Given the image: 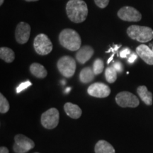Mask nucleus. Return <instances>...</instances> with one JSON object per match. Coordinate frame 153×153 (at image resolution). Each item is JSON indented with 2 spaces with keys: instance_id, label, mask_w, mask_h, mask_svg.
<instances>
[{
  "instance_id": "nucleus-1",
  "label": "nucleus",
  "mask_w": 153,
  "mask_h": 153,
  "mask_svg": "<svg viewBox=\"0 0 153 153\" xmlns=\"http://www.w3.org/2000/svg\"><path fill=\"white\" fill-rule=\"evenodd\" d=\"M66 13L72 22H84L88 16V7L84 0H70L66 4Z\"/></svg>"
},
{
  "instance_id": "nucleus-2",
  "label": "nucleus",
  "mask_w": 153,
  "mask_h": 153,
  "mask_svg": "<svg viewBox=\"0 0 153 153\" xmlns=\"http://www.w3.org/2000/svg\"><path fill=\"white\" fill-rule=\"evenodd\" d=\"M59 41L63 48L70 51H76L81 48V37L75 30L71 28H65L60 32Z\"/></svg>"
},
{
  "instance_id": "nucleus-3",
  "label": "nucleus",
  "mask_w": 153,
  "mask_h": 153,
  "mask_svg": "<svg viewBox=\"0 0 153 153\" xmlns=\"http://www.w3.org/2000/svg\"><path fill=\"white\" fill-rule=\"evenodd\" d=\"M127 34L131 39L140 43H147L153 39V29L148 26L132 25L127 28Z\"/></svg>"
},
{
  "instance_id": "nucleus-4",
  "label": "nucleus",
  "mask_w": 153,
  "mask_h": 153,
  "mask_svg": "<svg viewBox=\"0 0 153 153\" xmlns=\"http://www.w3.org/2000/svg\"><path fill=\"white\" fill-rule=\"evenodd\" d=\"M33 48L38 55H46L52 52L53 46L48 36L44 33H40L34 38Z\"/></svg>"
},
{
  "instance_id": "nucleus-5",
  "label": "nucleus",
  "mask_w": 153,
  "mask_h": 153,
  "mask_svg": "<svg viewBox=\"0 0 153 153\" xmlns=\"http://www.w3.org/2000/svg\"><path fill=\"white\" fill-rule=\"evenodd\" d=\"M57 67L62 76L66 78H70L75 73L76 62L72 57L65 55L59 59Z\"/></svg>"
},
{
  "instance_id": "nucleus-6",
  "label": "nucleus",
  "mask_w": 153,
  "mask_h": 153,
  "mask_svg": "<svg viewBox=\"0 0 153 153\" xmlns=\"http://www.w3.org/2000/svg\"><path fill=\"white\" fill-rule=\"evenodd\" d=\"M60 114L57 108H51L41 115V124L47 129H53L59 123Z\"/></svg>"
},
{
  "instance_id": "nucleus-7",
  "label": "nucleus",
  "mask_w": 153,
  "mask_h": 153,
  "mask_svg": "<svg viewBox=\"0 0 153 153\" xmlns=\"http://www.w3.org/2000/svg\"><path fill=\"white\" fill-rule=\"evenodd\" d=\"M116 101L118 106L122 108H135L140 104L139 99L136 96L126 91L118 93L116 97Z\"/></svg>"
},
{
  "instance_id": "nucleus-8",
  "label": "nucleus",
  "mask_w": 153,
  "mask_h": 153,
  "mask_svg": "<svg viewBox=\"0 0 153 153\" xmlns=\"http://www.w3.org/2000/svg\"><path fill=\"white\" fill-rule=\"evenodd\" d=\"M117 15L121 20L128 22H137L142 19V14L133 7L126 6L118 10Z\"/></svg>"
},
{
  "instance_id": "nucleus-9",
  "label": "nucleus",
  "mask_w": 153,
  "mask_h": 153,
  "mask_svg": "<svg viewBox=\"0 0 153 153\" xmlns=\"http://www.w3.org/2000/svg\"><path fill=\"white\" fill-rule=\"evenodd\" d=\"M14 151L16 153H26L34 148L35 144L31 139L22 134H18L14 137Z\"/></svg>"
},
{
  "instance_id": "nucleus-10",
  "label": "nucleus",
  "mask_w": 153,
  "mask_h": 153,
  "mask_svg": "<svg viewBox=\"0 0 153 153\" xmlns=\"http://www.w3.org/2000/svg\"><path fill=\"white\" fill-rule=\"evenodd\" d=\"M30 24L24 22H19L15 30V38L17 43L21 45L27 43L30 38Z\"/></svg>"
},
{
  "instance_id": "nucleus-11",
  "label": "nucleus",
  "mask_w": 153,
  "mask_h": 153,
  "mask_svg": "<svg viewBox=\"0 0 153 153\" xmlns=\"http://www.w3.org/2000/svg\"><path fill=\"white\" fill-rule=\"evenodd\" d=\"M87 93L97 98H106L111 94V89L108 85L101 82H95L88 87Z\"/></svg>"
},
{
  "instance_id": "nucleus-12",
  "label": "nucleus",
  "mask_w": 153,
  "mask_h": 153,
  "mask_svg": "<svg viewBox=\"0 0 153 153\" xmlns=\"http://www.w3.org/2000/svg\"><path fill=\"white\" fill-rule=\"evenodd\" d=\"M136 53L145 63L153 65V51L146 45H140L136 48Z\"/></svg>"
},
{
  "instance_id": "nucleus-13",
  "label": "nucleus",
  "mask_w": 153,
  "mask_h": 153,
  "mask_svg": "<svg viewBox=\"0 0 153 153\" xmlns=\"http://www.w3.org/2000/svg\"><path fill=\"white\" fill-rule=\"evenodd\" d=\"M94 51L90 45H85L81 47L76 53V59L80 64H85L93 56Z\"/></svg>"
},
{
  "instance_id": "nucleus-14",
  "label": "nucleus",
  "mask_w": 153,
  "mask_h": 153,
  "mask_svg": "<svg viewBox=\"0 0 153 153\" xmlns=\"http://www.w3.org/2000/svg\"><path fill=\"white\" fill-rule=\"evenodd\" d=\"M65 111L70 118L73 119H77L82 115V110L77 105L72 104L70 102H68L64 106Z\"/></svg>"
},
{
  "instance_id": "nucleus-15",
  "label": "nucleus",
  "mask_w": 153,
  "mask_h": 153,
  "mask_svg": "<svg viewBox=\"0 0 153 153\" xmlns=\"http://www.w3.org/2000/svg\"><path fill=\"white\" fill-rule=\"evenodd\" d=\"M137 94L143 102L148 106H151L152 104V94L148 91V88L145 85L140 86L137 89Z\"/></svg>"
},
{
  "instance_id": "nucleus-16",
  "label": "nucleus",
  "mask_w": 153,
  "mask_h": 153,
  "mask_svg": "<svg viewBox=\"0 0 153 153\" xmlns=\"http://www.w3.org/2000/svg\"><path fill=\"white\" fill-rule=\"evenodd\" d=\"M30 72L34 76L39 78V79L45 78L48 74L47 70L45 67L37 62H34L30 65Z\"/></svg>"
},
{
  "instance_id": "nucleus-17",
  "label": "nucleus",
  "mask_w": 153,
  "mask_h": 153,
  "mask_svg": "<svg viewBox=\"0 0 153 153\" xmlns=\"http://www.w3.org/2000/svg\"><path fill=\"white\" fill-rule=\"evenodd\" d=\"M95 153H116L115 149L106 140H99L95 145Z\"/></svg>"
},
{
  "instance_id": "nucleus-18",
  "label": "nucleus",
  "mask_w": 153,
  "mask_h": 153,
  "mask_svg": "<svg viewBox=\"0 0 153 153\" xmlns=\"http://www.w3.org/2000/svg\"><path fill=\"white\" fill-rule=\"evenodd\" d=\"M96 74L94 72L93 68L87 67L82 69L79 74V79L80 82L84 84H87L91 82L94 79V76Z\"/></svg>"
},
{
  "instance_id": "nucleus-19",
  "label": "nucleus",
  "mask_w": 153,
  "mask_h": 153,
  "mask_svg": "<svg viewBox=\"0 0 153 153\" xmlns=\"http://www.w3.org/2000/svg\"><path fill=\"white\" fill-rule=\"evenodd\" d=\"M0 58L7 63L12 62L15 59V53L14 51L7 47H1Z\"/></svg>"
},
{
  "instance_id": "nucleus-20",
  "label": "nucleus",
  "mask_w": 153,
  "mask_h": 153,
  "mask_svg": "<svg viewBox=\"0 0 153 153\" xmlns=\"http://www.w3.org/2000/svg\"><path fill=\"white\" fill-rule=\"evenodd\" d=\"M105 77L108 83H114L117 79V71L114 67H108L105 70Z\"/></svg>"
},
{
  "instance_id": "nucleus-21",
  "label": "nucleus",
  "mask_w": 153,
  "mask_h": 153,
  "mask_svg": "<svg viewBox=\"0 0 153 153\" xmlns=\"http://www.w3.org/2000/svg\"><path fill=\"white\" fill-rule=\"evenodd\" d=\"M104 63L100 58H97L94 60L93 63V70L96 75L101 74L104 71Z\"/></svg>"
},
{
  "instance_id": "nucleus-22",
  "label": "nucleus",
  "mask_w": 153,
  "mask_h": 153,
  "mask_svg": "<svg viewBox=\"0 0 153 153\" xmlns=\"http://www.w3.org/2000/svg\"><path fill=\"white\" fill-rule=\"evenodd\" d=\"M9 110V104L7 99L4 97L2 94H0V113L6 114Z\"/></svg>"
},
{
  "instance_id": "nucleus-23",
  "label": "nucleus",
  "mask_w": 153,
  "mask_h": 153,
  "mask_svg": "<svg viewBox=\"0 0 153 153\" xmlns=\"http://www.w3.org/2000/svg\"><path fill=\"white\" fill-rule=\"evenodd\" d=\"M31 85H32V83L30 81H28H28L22 82V83H21L20 85H19L18 87H16V93L19 94V93L22 92V91H24V89H27L28 87H30Z\"/></svg>"
},
{
  "instance_id": "nucleus-24",
  "label": "nucleus",
  "mask_w": 153,
  "mask_h": 153,
  "mask_svg": "<svg viewBox=\"0 0 153 153\" xmlns=\"http://www.w3.org/2000/svg\"><path fill=\"white\" fill-rule=\"evenodd\" d=\"M110 0H94V2L97 7L101 9L106 8L109 4Z\"/></svg>"
},
{
  "instance_id": "nucleus-25",
  "label": "nucleus",
  "mask_w": 153,
  "mask_h": 153,
  "mask_svg": "<svg viewBox=\"0 0 153 153\" xmlns=\"http://www.w3.org/2000/svg\"><path fill=\"white\" fill-rule=\"evenodd\" d=\"M113 67L116 69V71L118 72H123V65L121 64L120 62H116L114 63V65H113Z\"/></svg>"
},
{
  "instance_id": "nucleus-26",
  "label": "nucleus",
  "mask_w": 153,
  "mask_h": 153,
  "mask_svg": "<svg viewBox=\"0 0 153 153\" xmlns=\"http://www.w3.org/2000/svg\"><path fill=\"white\" fill-rule=\"evenodd\" d=\"M130 53H131V50L129 48H125L120 53V56L123 57V58H125V57L128 56V55L130 54Z\"/></svg>"
},
{
  "instance_id": "nucleus-27",
  "label": "nucleus",
  "mask_w": 153,
  "mask_h": 153,
  "mask_svg": "<svg viewBox=\"0 0 153 153\" xmlns=\"http://www.w3.org/2000/svg\"><path fill=\"white\" fill-rule=\"evenodd\" d=\"M137 55L135 54V53H133L131 56L129 57L128 60V61L129 63H133L134 62H135V60L137 59Z\"/></svg>"
},
{
  "instance_id": "nucleus-28",
  "label": "nucleus",
  "mask_w": 153,
  "mask_h": 153,
  "mask_svg": "<svg viewBox=\"0 0 153 153\" xmlns=\"http://www.w3.org/2000/svg\"><path fill=\"white\" fill-rule=\"evenodd\" d=\"M0 153H9V150L6 147H1Z\"/></svg>"
},
{
  "instance_id": "nucleus-29",
  "label": "nucleus",
  "mask_w": 153,
  "mask_h": 153,
  "mask_svg": "<svg viewBox=\"0 0 153 153\" xmlns=\"http://www.w3.org/2000/svg\"><path fill=\"white\" fill-rule=\"evenodd\" d=\"M70 90H71V87H68V88H67V89H65V93L68 94Z\"/></svg>"
},
{
  "instance_id": "nucleus-30",
  "label": "nucleus",
  "mask_w": 153,
  "mask_h": 153,
  "mask_svg": "<svg viewBox=\"0 0 153 153\" xmlns=\"http://www.w3.org/2000/svg\"><path fill=\"white\" fill-rule=\"evenodd\" d=\"M26 1H39V0H25Z\"/></svg>"
},
{
  "instance_id": "nucleus-31",
  "label": "nucleus",
  "mask_w": 153,
  "mask_h": 153,
  "mask_svg": "<svg viewBox=\"0 0 153 153\" xmlns=\"http://www.w3.org/2000/svg\"><path fill=\"white\" fill-rule=\"evenodd\" d=\"M4 1V0H0V6H1L3 4Z\"/></svg>"
},
{
  "instance_id": "nucleus-32",
  "label": "nucleus",
  "mask_w": 153,
  "mask_h": 153,
  "mask_svg": "<svg viewBox=\"0 0 153 153\" xmlns=\"http://www.w3.org/2000/svg\"><path fill=\"white\" fill-rule=\"evenodd\" d=\"M35 153H38V152H35Z\"/></svg>"
},
{
  "instance_id": "nucleus-33",
  "label": "nucleus",
  "mask_w": 153,
  "mask_h": 153,
  "mask_svg": "<svg viewBox=\"0 0 153 153\" xmlns=\"http://www.w3.org/2000/svg\"><path fill=\"white\" fill-rule=\"evenodd\" d=\"M152 51H153V48H152Z\"/></svg>"
}]
</instances>
